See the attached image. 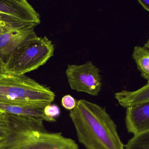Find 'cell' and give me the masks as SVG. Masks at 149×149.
Here are the masks:
<instances>
[{
	"instance_id": "cell-1",
	"label": "cell",
	"mask_w": 149,
	"mask_h": 149,
	"mask_svg": "<svg viewBox=\"0 0 149 149\" xmlns=\"http://www.w3.org/2000/svg\"><path fill=\"white\" fill-rule=\"evenodd\" d=\"M69 116L79 141L87 149H124L117 126L105 108L80 100Z\"/></svg>"
},
{
	"instance_id": "cell-2",
	"label": "cell",
	"mask_w": 149,
	"mask_h": 149,
	"mask_svg": "<svg viewBox=\"0 0 149 149\" xmlns=\"http://www.w3.org/2000/svg\"><path fill=\"white\" fill-rule=\"evenodd\" d=\"M55 97L49 87L25 75L0 73V100L44 108Z\"/></svg>"
},
{
	"instance_id": "cell-3",
	"label": "cell",
	"mask_w": 149,
	"mask_h": 149,
	"mask_svg": "<svg viewBox=\"0 0 149 149\" xmlns=\"http://www.w3.org/2000/svg\"><path fill=\"white\" fill-rule=\"evenodd\" d=\"M54 51V45L49 38L35 34L11 54L4 64V72L24 75L44 65L53 56Z\"/></svg>"
},
{
	"instance_id": "cell-4",
	"label": "cell",
	"mask_w": 149,
	"mask_h": 149,
	"mask_svg": "<svg viewBox=\"0 0 149 149\" xmlns=\"http://www.w3.org/2000/svg\"><path fill=\"white\" fill-rule=\"evenodd\" d=\"M39 14L27 0H0V27L3 31L40 23Z\"/></svg>"
},
{
	"instance_id": "cell-5",
	"label": "cell",
	"mask_w": 149,
	"mask_h": 149,
	"mask_svg": "<svg viewBox=\"0 0 149 149\" xmlns=\"http://www.w3.org/2000/svg\"><path fill=\"white\" fill-rule=\"evenodd\" d=\"M100 72L99 68L88 61L80 65H68L66 74L72 89L97 96L102 86Z\"/></svg>"
},
{
	"instance_id": "cell-6",
	"label": "cell",
	"mask_w": 149,
	"mask_h": 149,
	"mask_svg": "<svg viewBox=\"0 0 149 149\" xmlns=\"http://www.w3.org/2000/svg\"><path fill=\"white\" fill-rule=\"evenodd\" d=\"M35 27L30 25L2 31L0 35V60L3 63L21 44L36 34Z\"/></svg>"
},
{
	"instance_id": "cell-7",
	"label": "cell",
	"mask_w": 149,
	"mask_h": 149,
	"mask_svg": "<svg viewBox=\"0 0 149 149\" xmlns=\"http://www.w3.org/2000/svg\"><path fill=\"white\" fill-rule=\"evenodd\" d=\"M125 123L134 135L149 130V102L127 108Z\"/></svg>"
},
{
	"instance_id": "cell-8",
	"label": "cell",
	"mask_w": 149,
	"mask_h": 149,
	"mask_svg": "<svg viewBox=\"0 0 149 149\" xmlns=\"http://www.w3.org/2000/svg\"><path fill=\"white\" fill-rule=\"evenodd\" d=\"M34 127V123L29 117L0 112V146L17 131L33 129Z\"/></svg>"
},
{
	"instance_id": "cell-9",
	"label": "cell",
	"mask_w": 149,
	"mask_h": 149,
	"mask_svg": "<svg viewBox=\"0 0 149 149\" xmlns=\"http://www.w3.org/2000/svg\"><path fill=\"white\" fill-rule=\"evenodd\" d=\"M43 109L34 107L16 102L0 100V112L14 115L36 117L50 122H53L45 116L44 113Z\"/></svg>"
},
{
	"instance_id": "cell-10",
	"label": "cell",
	"mask_w": 149,
	"mask_h": 149,
	"mask_svg": "<svg viewBox=\"0 0 149 149\" xmlns=\"http://www.w3.org/2000/svg\"><path fill=\"white\" fill-rule=\"evenodd\" d=\"M115 98L120 105L125 108L130 107L149 102V83L134 91L123 90L115 93Z\"/></svg>"
},
{
	"instance_id": "cell-11",
	"label": "cell",
	"mask_w": 149,
	"mask_h": 149,
	"mask_svg": "<svg viewBox=\"0 0 149 149\" xmlns=\"http://www.w3.org/2000/svg\"><path fill=\"white\" fill-rule=\"evenodd\" d=\"M132 58L137 65V68L143 79L149 80V41L143 46L134 48Z\"/></svg>"
},
{
	"instance_id": "cell-12",
	"label": "cell",
	"mask_w": 149,
	"mask_h": 149,
	"mask_svg": "<svg viewBox=\"0 0 149 149\" xmlns=\"http://www.w3.org/2000/svg\"><path fill=\"white\" fill-rule=\"evenodd\" d=\"M125 149H149V130L134 135L127 143Z\"/></svg>"
},
{
	"instance_id": "cell-13",
	"label": "cell",
	"mask_w": 149,
	"mask_h": 149,
	"mask_svg": "<svg viewBox=\"0 0 149 149\" xmlns=\"http://www.w3.org/2000/svg\"><path fill=\"white\" fill-rule=\"evenodd\" d=\"M43 112L45 116L53 122L56 121V118L59 116L60 113L59 108L57 105H51V104L45 106L44 108Z\"/></svg>"
},
{
	"instance_id": "cell-14",
	"label": "cell",
	"mask_w": 149,
	"mask_h": 149,
	"mask_svg": "<svg viewBox=\"0 0 149 149\" xmlns=\"http://www.w3.org/2000/svg\"><path fill=\"white\" fill-rule=\"evenodd\" d=\"M77 102L75 99L70 95H66L62 98L61 105L65 109L71 110L76 106Z\"/></svg>"
},
{
	"instance_id": "cell-15",
	"label": "cell",
	"mask_w": 149,
	"mask_h": 149,
	"mask_svg": "<svg viewBox=\"0 0 149 149\" xmlns=\"http://www.w3.org/2000/svg\"><path fill=\"white\" fill-rule=\"evenodd\" d=\"M138 1L145 10L149 11V0H138Z\"/></svg>"
},
{
	"instance_id": "cell-16",
	"label": "cell",
	"mask_w": 149,
	"mask_h": 149,
	"mask_svg": "<svg viewBox=\"0 0 149 149\" xmlns=\"http://www.w3.org/2000/svg\"><path fill=\"white\" fill-rule=\"evenodd\" d=\"M4 64L0 60V73L4 72Z\"/></svg>"
},
{
	"instance_id": "cell-17",
	"label": "cell",
	"mask_w": 149,
	"mask_h": 149,
	"mask_svg": "<svg viewBox=\"0 0 149 149\" xmlns=\"http://www.w3.org/2000/svg\"><path fill=\"white\" fill-rule=\"evenodd\" d=\"M3 31V30L1 28V27H0V35H1V33Z\"/></svg>"
}]
</instances>
